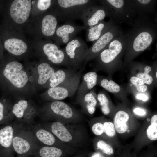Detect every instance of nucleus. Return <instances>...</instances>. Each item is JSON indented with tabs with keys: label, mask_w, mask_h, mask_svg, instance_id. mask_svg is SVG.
Segmentation results:
<instances>
[{
	"label": "nucleus",
	"mask_w": 157,
	"mask_h": 157,
	"mask_svg": "<svg viewBox=\"0 0 157 157\" xmlns=\"http://www.w3.org/2000/svg\"><path fill=\"white\" fill-rule=\"evenodd\" d=\"M127 34L125 64L130 63L140 53L151 48L157 37L156 23L149 16H138Z\"/></svg>",
	"instance_id": "f257e3e1"
},
{
	"label": "nucleus",
	"mask_w": 157,
	"mask_h": 157,
	"mask_svg": "<svg viewBox=\"0 0 157 157\" xmlns=\"http://www.w3.org/2000/svg\"><path fill=\"white\" fill-rule=\"evenodd\" d=\"M127 41L126 33L110 42L94 59V70L107 71L111 68L119 65L126 50Z\"/></svg>",
	"instance_id": "f03ea898"
},
{
	"label": "nucleus",
	"mask_w": 157,
	"mask_h": 157,
	"mask_svg": "<svg viewBox=\"0 0 157 157\" xmlns=\"http://www.w3.org/2000/svg\"><path fill=\"white\" fill-rule=\"evenodd\" d=\"M105 6L108 16L115 23H125L132 26L137 15L132 0H101L98 1Z\"/></svg>",
	"instance_id": "7ed1b4c3"
},
{
	"label": "nucleus",
	"mask_w": 157,
	"mask_h": 157,
	"mask_svg": "<svg viewBox=\"0 0 157 157\" xmlns=\"http://www.w3.org/2000/svg\"><path fill=\"white\" fill-rule=\"evenodd\" d=\"M92 0H58L56 1V12L59 19L65 23L81 19L85 10L89 6L96 4Z\"/></svg>",
	"instance_id": "20e7f679"
},
{
	"label": "nucleus",
	"mask_w": 157,
	"mask_h": 157,
	"mask_svg": "<svg viewBox=\"0 0 157 157\" xmlns=\"http://www.w3.org/2000/svg\"><path fill=\"white\" fill-rule=\"evenodd\" d=\"M123 34L121 27L116 24L93 42L84 55L82 67H85L87 64L94 59L110 42Z\"/></svg>",
	"instance_id": "39448f33"
},
{
	"label": "nucleus",
	"mask_w": 157,
	"mask_h": 157,
	"mask_svg": "<svg viewBox=\"0 0 157 157\" xmlns=\"http://www.w3.org/2000/svg\"><path fill=\"white\" fill-rule=\"evenodd\" d=\"M88 48L83 40L76 36L63 49L72 69L77 71L81 68L83 57Z\"/></svg>",
	"instance_id": "423d86ee"
},
{
	"label": "nucleus",
	"mask_w": 157,
	"mask_h": 157,
	"mask_svg": "<svg viewBox=\"0 0 157 157\" xmlns=\"http://www.w3.org/2000/svg\"><path fill=\"white\" fill-rule=\"evenodd\" d=\"M85 68L82 67L70 79L56 87L49 88L47 92L48 96L57 100H62L72 96L78 90L82 74Z\"/></svg>",
	"instance_id": "0eeeda50"
},
{
	"label": "nucleus",
	"mask_w": 157,
	"mask_h": 157,
	"mask_svg": "<svg viewBox=\"0 0 157 157\" xmlns=\"http://www.w3.org/2000/svg\"><path fill=\"white\" fill-rule=\"evenodd\" d=\"M22 65L16 61L8 63L3 71L5 77L14 86L17 88L24 86L28 80L26 72L22 70Z\"/></svg>",
	"instance_id": "6e6552de"
},
{
	"label": "nucleus",
	"mask_w": 157,
	"mask_h": 157,
	"mask_svg": "<svg viewBox=\"0 0 157 157\" xmlns=\"http://www.w3.org/2000/svg\"><path fill=\"white\" fill-rule=\"evenodd\" d=\"M88 27L75 24L73 22H67L57 27L54 34L58 45L67 44L82 30Z\"/></svg>",
	"instance_id": "1a4fd4ad"
},
{
	"label": "nucleus",
	"mask_w": 157,
	"mask_h": 157,
	"mask_svg": "<svg viewBox=\"0 0 157 157\" xmlns=\"http://www.w3.org/2000/svg\"><path fill=\"white\" fill-rule=\"evenodd\" d=\"M107 10L104 6L96 4L88 7L84 11L81 20L88 27L95 25L108 16Z\"/></svg>",
	"instance_id": "9d476101"
},
{
	"label": "nucleus",
	"mask_w": 157,
	"mask_h": 157,
	"mask_svg": "<svg viewBox=\"0 0 157 157\" xmlns=\"http://www.w3.org/2000/svg\"><path fill=\"white\" fill-rule=\"evenodd\" d=\"M42 50L47 60L53 63L72 69L63 49L57 44L46 43L43 45Z\"/></svg>",
	"instance_id": "9b49d317"
},
{
	"label": "nucleus",
	"mask_w": 157,
	"mask_h": 157,
	"mask_svg": "<svg viewBox=\"0 0 157 157\" xmlns=\"http://www.w3.org/2000/svg\"><path fill=\"white\" fill-rule=\"evenodd\" d=\"M31 0H15L11 4L10 16L16 23L22 24L28 18L31 10Z\"/></svg>",
	"instance_id": "f8f14e48"
},
{
	"label": "nucleus",
	"mask_w": 157,
	"mask_h": 157,
	"mask_svg": "<svg viewBox=\"0 0 157 157\" xmlns=\"http://www.w3.org/2000/svg\"><path fill=\"white\" fill-rule=\"evenodd\" d=\"M116 24L110 19L108 22L104 20L95 25L88 27L86 29V41L94 42Z\"/></svg>",
	"instance_id": "ddd939ff"
},
{
	"label": "nucleus",
	"mask_w": 157,
	"mask_h": 157,
	"mask_svg": "<svg viewBox=\"0 0 157 157\" xmlns=\"http://www.w3.org/2000/svg\"><path fill=\"white\" fill-rule=\"evenodd\" d=\"M97 75L96 72L91 71L82 76V82L79 85L77 93V98L79 100L97 84Z\"/></svg>",
	"instance_id": "4468645a"
},
{
	"label": "nucleus",
	"mask_w": 157,
	"mask_h": 157,
	"mask_svg": "<svg viewBox=\"0 0 157 157\" xmlns=\"http://www.w3.org/2000/svg\"><path fill=\"white\" fill-rule=\"evenodd\" d=\"M77 72L72 69L57 70L49 80L50 88L56 87L70 79Z\"/></svg>",
	"instance_id": "2eb2a0df"
},
{
	"label": "nucleus",
	"mask_w": 157,
	"mask_h": 157,
	"mask_svg": "<svg viewBox=\"0 0 157 157\" xmlns=\"http://www.w3.org/2000/svg\"><path fill=\"white\" fill-rule=\"evenodd\" d=\"M138 16H148L154 13L156 0H132Z\"/></svg>",
	"instance_id": "dca6fc26"
},
{
	"label": "nucleus",
	"mask_w": 157,
	"mask_h": 157,
	"mask_svg": "<svg viewBox=\"0 0 157 157\" xmlns=\"http://www.w3.org/2000/svg\"><path fill=\"white\" fill-rule=\"evenodd\" d=\"M56 15L48 14L43 17L41 31L42 34L45 37H50L54 35L58 25V20Z\"/></svg>",
	"instance_id": "f3484780"
},
{
	"label": "nucleus",
	"mask_w": 157,
	"mask_h": 157,
	"mask_svg": "<svg viewBox=\"0 0 157 157\" xmlns=\"http://www.w3.org/2000/svg\"><path fill=\"white\" fill-rule=\"evenodd\" d=\"M5 48L11 53L19 55L26 51L27 45L22 40L17 38L6 40L4 42Z\"/></svg>",
	"instance_id": "a211bd4d"
},
{
	"label": "nucleus",
	"mask_w": 157,
	"mask_h": 157,
	"mask_svg": "<svg viewBox=\"0 0 157 157\" xmlns=\"http://www.w3.org/2000/svg\"><path fill=\"white\" fill-rule=\"evenodd\" d=\"M50 107L56 114L66 118H69L73 116L72 108L67 104L62 101H56L52 103Z\"/></svg>",
	"instance_id": "6ab92c4d"
},
{
	"label": "nucleus",
	"mask_w": 157,
	"mask_h": 157,
	"mask_svg": "<svg viewBox=\"0 0 157 157\" xmlns=\"http://www.w3.org/2000/svg\"><path fill=\"white\" fill-rule=\"evenodd\" d=\"M128 114L123 110H119L115 114L114 125L115 130L120 134L125 133L128 129L127 122L129 119Z\"/></svg>",
	"instance_id": "aec40b11"
},
{
	"label": "nucleus",
	"mask_w": 157,
	"mask_h": 157,
	"mask_svg": "<svg viewBox=\"0 0 157 157\" xmlns=\"http://www.w3.org/2000/svg\"><path fill=\"white\" fill-rule=\"evenodd\" d=\"M39 75L38 82L39 84H45L56 71L50 64L46 62L40 64L38 67Z\"/></svg>",
	"instance_id": "412c9836"
},
{
	"label": "nucleus",
	"mask_w": 157,
	"mask_h": 157,
	"mask_svg": "<svg viewBox=\"0 0 157 157\" xmlns=\"http://www.w3.org/2000/svg\"><path fill=\"white\" fill-rule=\"evenodd\" d=\"M51 127L53 133L61 140L68 142L72 139L71 134L61 123L58 122H54L52 124Z\"/></svg>",
	"instance_id": "4be33fe9"
},
{
	"label": "nucleus",
	"mask_w": 157,
	"mask_h": 157,
	"mask_svg": "<svg viewBox=\"0 0 157 157\" xmlns=\"http://www.w3.org/2000/svg\"><path fill=\"white\" fill-rule=\"evenodd\" d=\"M97 84L100 85L108 92L117 93L121 90V87L112 80L98 76Z\"/></svg>",
	"instance_id": "5701e85b"
},
{
	"label": "nucleus",
	"mask_w": 157,
	"mask_h": 157,
	"mask_svg": "<svg viewBox=\"0 0 157 157\" xmlns=\"http://www.w3.org/2000/svg\"><path fill=\"white\" fill-rule=\"evenodd\" d=\"M12 142L14 150L19 155L25 154L29 151L30 148L29 143L20 137H15L13 140Z\"/></svg>",
	"instance_id": "b1692460"
},
{
	"label": "nucleus",
	"mask_w": 157,
	"mask_h": 157,
	"mask_svg": "<svg viewBox=\"0 0 157 157\" xmlns=\"http://www.w3.org/2000/svg\"><path fill=\"white\" fill-rule=\"evenodd\" d=\"M12 128L6 126L0 130V144L2 146L8 148L11 145L13 137Z\"/></svg>",
	"instance_id": "393cba45"
},
{
	"label": "nucleus",
	"mask_w": 157,
	"mask_h": 157,
	"mask_svg": "<svg viewBox=\"0 0 157 157\" xmlns=\"http://www.w3.org/2000/svg\"><path fill=\"white\" fill-rule=\"evenodd\" d=\"M82 102L88 112L92 114L95 110L97 101L93 95L91 93L88 92L79 100Z\"/></svg>",
	"instance_id": "a878e982"
},
{
	"label": "nucleus",
	"mask_w": 157,
	"mask_h": 157,
	"mask_svg": "<svg viewBox=\"0 0 157 157\" xmlns=\"http://www.w3.org/2000/svg\"><path fill=\"white\" fill-rule=\"evenodd\" d=\"M36 135L38 139L45 144L52 145L55 142L54 136L51 133L47 130H39L37 132Z\"/></svg>",
	"instance_id": "bb28decb"
},
{
	"label": "nucleus",
	"mask_w": 157,
	"mask_h": 157,
	"mask_svg": "<svg viewBox=\"0 0 157 157\" xmlns=\"http://www.w3.org/2000/svg\"><path fill=\"white\" fill-rule=\"evenodd\" d=\"M39 154L41 157H60L62 152L60 149L55 147L45 146L40 149Z\"/></svg>",
	"instance_id": "cd10ccee"
},
{
	"label": "nucleus",
	"mask_w": 157,
	"mask_h": 157,
	"mask_svg": "<svg viewBox=\"0 0 157 157\" xmlns=\"http://www.w3.org/2000/svg\"><path fill=\"white\" fill-rule=\"evenodd\" d=\"M97 99L101 106L103 113L105 115L109 114L110 112V108L109 101L107 94L104 92H101L97 94Z\"/></svg>",
	"instance_id": "c85d7f7f"
},
{
	"label": "nucleus",
	"mask_w": 157,
	"mask_h": 157,
	"mask_svg": "<svg viewBox=\"0 0 157 157\" xmlns=\"http://www.w3.org/2000/svg\"><path fill=\"white\" fill-rule=\"evenodd\" d=\"M151 70L152 68L150 66L146 65L144 68V72L138 73L136 76L142 80L145 84L151 85L153 82V78L149 73Z\"/></svg>",
	"instance_id": "c756f323"
},
{
	"label": "nucleus",
	"mask_w": 157,
	"mask_h": 157,
	"mask_svg": "<svg viewBox=\"0 0 157 157\" xmlns=\"http://www.w3.org/2000/svg\"><path fill=\"white\" fill-rule=\"evenodd\" d=\"M27 102L24 100H20L18 103L14 105L13 110V113L18 118H21L23 115L24 112L27 108Z\"/></svg>",
	"instance_id": "7c9ffc66"
},
{
	"label": "nucleus",
	"mask_w": 157,
	"mask_h": 157,
	"mask_svg": "<svg viewBox=\"0 0 157 157\" xmlns=\"http://www.w3.org/2000/svg\"><path fill=\"white\" fill-rule=\"evenodd\" d=\"M130 80L131 82L135 87L138 92H144L147 90V86L139 78L135 76H132L130 78Z\"/></svg>",
	"instance_id": "2f4dec72"
},
{
	"label": "nucleus",
	"mask_w": 157,
	"mask_h": 157,
	"mask_svg": "<svg viewBox=\"0 0 157 157\" xmlns=\"http://www.w3.org/2000/svg\"><path fill=\"white\" fill-rule=\"evenodd\" d=\"M148 138L152 141L157 140V122H151V124L147 130Z\"/></svg>",
	"instance_id": "473e14b6"
},
{
	"label": "nucleus",
	"mask_w": 157,
	"mask_h": 157,
	"mask_svg": "<svg viewBox=\"0 0 157 157\" xmlns=\"http://www.w3.org/2000/svg\"><path fill=\"white\" fill-rule=\"evenodd\" d=\"M97 147L98 149L101 150L104 153L109 155L114 154V150L112 147L103 140H100L97 143Z\"/></svg>",
	"instance_id": "72a5a7b5"
},
{
	"label": "nucleus",
	"mask_w": 157,
	"mask_h": 157,
	"mask_svg": "<svg viewBox=\"0 0 157 157\" xmlns=\"http://www.w3.org/2000/svg\"><path fill=\"white\" fill-rule=\"evenodd\" d=\"M104 132L109 137H113L116 134L114 124L111 122H105L103 124Z\"/></svg>",
	"instance_id": "f704fd0d"
},
{
	"label": "nucleus",
	"mask_w": 157,
	"mask_h": 157,
	"mask_svg": "<svg viewBox=\"0 0 157 157\" xmlns=\"http://www.w3.org/2000/svg\"><path fill=\"white\" fill-rule=\"evenodd\" d=\"M51 0H39L37 3V7L40 10L44 11L49 9L51 4Z\"/></svg>",
	"instance_id": "c9c22d12"
},
{
	"label": "nucleus",
	"mask_w": 157,
	"mask_h": 157,
	"mask_svg": "<svg viewBox=\"0 0 157 157\" xmlns=\"http://www.w3.org/2000/svg\"><path fill=\"white\" fill-rule=\"evenodd\" d=\"M92 130L95 135H100L104 132L103 125L99 122L95 123L92 127Z\"/></svg>",
	"instance_id": "e433bc0d"
},
{
	"label": "nucleus",
	"mask_w": 157,
	"mask_h": 157,
	"mask_svg": "<svg viewBox=\"0 0 157 157\" xmlns=\"http://www.w3.org/2000/svg\"><path fill=\"white\" fill-rule=\"evenodd\" d=\"M133 112L135 114L141 116H144L146 114V111L143 109L138 107L134 108Z\"/></svg>",
	"instance_id": "4c0bfd02"
},
{
	"label": "nucleus",
	"mask_w": 157,
	"mask_h": 157,
	"mask_svg": "<svg viewBox=\"0 0 157 157\" xmlns=\"http://www.w3.org/2000/svg\"><path fill=\"white\" fill-rule=\"evenodd\" d=\"M136 97L138 99L142 100L143 101H146L148 99V97L147 95L142 93L137 94Z\"/></svg>",
	"instance_id": "58836bf2"
},
{
	"label": "nucleus",
	"mask_w": 157,
	"mask_h": 157,
	"mask_svg": "<svg viewBox=\"0 0 157 157\" xmlns=\"http://www.w3.org/2000/svg\"><path fill=\"white\" fill-rule=\"evenodd\" d=\"M4 106L3 104L0 102V121L2 120L3 117V111Z\"/></svg>",
	"instance_id": "ea45409f"
},
{
	"label": "nucleus",
	"mask_w": 157,
	"mask_h": 157,
	"mask_svg": "<svg viewBox=\"0 0 157 157\" xmlns=\"http://www.w3.org/2000/svg\"><path fill=\"white\" fill-rule=\"evenodd\" d=\"M91 157H103L99 153H94Z\"/></svg>",
	"instance_id": "a19ab883"
},
{
	"label": "nucleus",
	"mask_w": 157,
	"mask_h": 157,
	"mask_svg": "<svg viewBox=\"0 0 157 157\" xmlns=\"http://www.w3.org/2000/svg\"><path fill=\"white\" fill-rule=\"evenodd\" d=\"M157 72L156 71V78H157Z\"/></svg>",
	"instance_id": "79ce46f5"
}]
</instances>
